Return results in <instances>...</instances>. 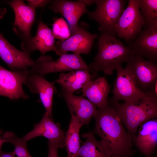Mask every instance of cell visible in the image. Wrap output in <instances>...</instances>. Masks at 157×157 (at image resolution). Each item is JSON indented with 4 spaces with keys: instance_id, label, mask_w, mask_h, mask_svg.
I'll return each mask as SVG.
<instances>
[{
    "instance_id": "6da1fadb",
    "label": "cell",
    "mask_w": 157,
    "mask_h": 157,
    "mask_svg": "<svg viewBox=\"0 0 157 157\" xmlns=\"http://www.w3.org/2000/svg\"><path fill=\"white\" fill-rule=\"evenodd\" d=\"M94 132L110 157H133L131 134L126 131L115 109L109 105L98 108L94 116Z\"/></svg>"
},
{
    "instance_id": "7a4b0ae2",
    "label": "cell",
    "mask_w": 157,
    "mask_h": 157,
    "mask_svg": "<svg viewBox=\"0 0 157 157\" xmlns=\"http://www.w3.org/2000/svg\"><path fill=\"white\" fill-rule=\"evenodd\" d=\"M98 51L93 62L88 66L95 73L103 71L111 75L114 70L127 63L134 55L130 48L115 36L102 33L99 38Z\"/></svg>"
},
{
    "instance_id": "3957f363",
    "label": "cell",
    "mask_w": 157,
    "mask_h": 157,
    "mask_svg": "<svg viewBox=\"0 0 157 157\" xmlns=\"http://www.w3.org/2000/svg\"><path fill=\"white\" fill-rule=\"evenodd\" d=\"M146 93L145 97L135 102L120 103L111 100V106L132 135H135L144 123L157 117V96Z\"/></svg>"
},
{
    "instance_id": "277c9868",
    "label": "cell",
    "mask_w": 157,
    "mask_h": 157,
    "mask_svg": "<svg viewBox=\"0 0 157 157\" xmlns=\"http://www.w3.org/2000/svg\"><path fill=\"white\" fill-rule=\"evenodd\" d=\"M77 70H88L95 76L80 54L76 53L63 54L54 60L49 55H41L34 61L31 73L44 75L49 73Z\"/></svg>"
},
{
    "instance_id": "5b68a950",
    "label": "cell",
    "mask_w": 157,
    "mask_h": 157,
    "mask_svg": "<svg viewBox=\"0 0 157 157\" xmlns=\"http://www.w3.org/2000/svg\"><path fill=\"white\" fill-rule=\"evenodd\" d=\"M124 0H95V10L87 13L90 19L97 22L98 29L103 33L115 36V27L125 9Z\"/></svg>"
},
{
    "instance_id": "8992f818",
    "label": "cell",
    "mask_w": 157,
    "mask_h": 157,
    "mask_svg": "<svg viewBox=\"0 0 157 157\" xmlns=\"http://www.w3.org/2000/svg\"><path fill=\"white\" fill-rule=\"evenodd\" d=\"M140 0H129L115 27L118 36L130 43L141 31L145 22L139 8Z\"/></svg>"
},
{
    "instance_id": "52a82bcc",
    "label": "cell",
    "mask_w": 157,
    "mask_h": 157,
    "mask_svg": "<svg viewBox=\"0 0 157 157\" xmlns=\"http://www.w3.org/2000/svg\"><path fill=\"white\" fill-rule=\"evenodd\" d=\"M126 68L132 76L138 88L145 93L150 91L157 81V65L134 55L127 63Z\"/></svg>"
},
{
    "instance_id": "ba28073f",
    "label": "cell",
    "mask_w": 157,
    "mask_h": 157,
    "mask_svg": "<svg viewBox=\"0 0 157 157\" xmlns=\"http://www.w3.org/2000/svg\"><path fill=\"white\" fill-rule=\"evenodd\" d=\"M30 74L29 69L12 71L0 65V96L12 100L28 99L23 85Z\"/></svg>"
},
{
    "instance_id": "9c48e42d",
    "label": "cell",
    "mask_w": 157,
    "mask_h": 157,
    "mask_svg": "<svg viewBox=\"0 0 157 157\" xmlns=\"http://www.w3.org/2000/svg\"><path fill=\"white\" fill-rule=\"evenodd\" d=\"M116 70L117 76L112 91L113 96L111 100L133 103L146 97L147 93L143 92L138 88L133 76L126 68L121 67Z\"/></svg>"
},
{
    "instance_id": "30bf717a",
    "label": "cell",
    "mask_w": 157,
    "mask_h": 157,
    "mask_svg": "<svg viewBox=\"0 0 157 157\" xmlns=\"http://www.w3.org/2000/svg\"><path fill=\"white\" fill-rule=\"evenodd\" d=\"M98 37L87 30L86 27L81 25L73 34L67 39L58 40L55 43V52L59 56L67 53L68 51L80 54H88L91 50L95 40Z\"/></svg>"
},
{
    "instance_id": "8fae6325",
    "label": "cell",
    "mask_w": 157,
    "mask_h": 157,
    "mask_svg": "<svg viewBox=\"0 0 157 157\" xmlns=\"http://www.w3.org/2000/svg\"><path fill=\"white\" fill-rule=\"evenodd\" d=\"M7 3L15 14L13 24L14 32L22 40L31 37V28L36 18L35 10L22 0H13Z\"/></svg>"
},
{
    "instance_id": "7c38bea8",
    "label": "cell",
    "mask_w": 157,
    "mask_h": 157,
    "mask_svg": "<svg viewBox=\"0 0 157 157\" xmlns=\"http://www.w3.org/2000/svg\"><path fill=\"white\" fill-rule=\"evenodd\" d=\"M128 47L134 55L156 63L157 61V24L141 31Z\"/></svg>"
},
{
    "instance_id": "4fadbf2b",
    "label": "cell",
    "mask_w": 157,
    "mask_h": 157,
    "mask_svg": "<svg viewBox=\"0 0 157 157\" xmlns=\"http://www.w3.org/2000/svg\"><path fill=\"white\" fill-rule=\"evenodd\" d=\"M55 38L51 30L40 19L35 35L23 40L21 47L22 51L30 54L37 50L41 55H44L48 52L55 51Z\"/></svg>"
},
{
    "instance_id": "5bb4252c",
    "label": "cell",
    "mask_w": 157,
    "mask_h": 157,
    "mask_svg": "<svg viewBox=\"0 0 157 157\" xmlns=\"http://www.w3.org/2000/svg\"><path fill=\"white\" fill-rule=\"evenodd\" d=\"M30 55L17 49L4 38L3 34L0 33V57L10 70H22L31 68L34 61Z\"/></svg>"
},
{
    "instance_id": "9a60e30c",
    "label": "cell",
    "mask_w": 157,
    "mask_h": 157,
    "mask_svg": "<svg viewBox=\"0 0 157 157\" xmlns=\"http://www.w3.org/2000/svg\"><path fill=\"white\" fill-rule=\"evenodd\" d=\"M59 95L65 100L71 117L77 119L82 126L88 125L96 112L97 107L83 96H76L62 88Z\"/></svg>"
},
{
    "instance_id": "2e32d148",
    "label": "cell",
    "mask_w": 157,
    "mask_h": 157,
    "mask_svg": "<svg viewBox=\"0 0 157 157\" xmlns=\"http://www.w3.org/2000/svg\"><path fill=\"white\" fill-rule=\"evenodd\" d=\"M56 83V80L50 82L43 76L30 73L25 84L31 92L39 95L40 101L45 109V112L52 119L53 97L56 92V88L54 86Z\"/></svg>"
},
{
    "instance_id": "e0dca14e",
    "label": "cell",
    "mask_w": 157,
    "mask_h": 157,
    "mask_svg": "<svg viewBox=\"0 0 157 157\" xmlns=\"http://www.w3.org/2000/svg\"><path fill=\"white\" fill-rule=\"evenodd\" d=\"M39 136H43L49 140L55 142L59 148L65 147L64 131L46 112L44 113L41 121L34 125L33 129L22 138L26 142Z\"/></svg>"
},
{
    "instance_id": "ac0fdd59",
    "label": "cell",
    "mask_w": 157,
    "mask_h": 157,
    "mask_svg": "<svg viewBox=\"0 0 157 157\" xmlns=\"http://www.w3.org/2000/svg\"><path fill=\"white\" fill-rule=\"evenodd\" d=\"M49 7L54 12L61 14L66 19L70 36L77 28L80 18L88 12L86 5L79 0H55L52 1Z\"/></svg>"
},
{
    "instance_id": "d6986e66",
    "label": "cell",
    "mask_w": 157,
    "mask_h": 157,
    "mask_svg": "<svg viewBox=\"0 0 157 157\" xmlns=\"http://www.w3.org/2000/svg\"><path fill=\"white\" fill-rule=\"evenodd\" d=\"M138 133L132 135V141L146 157H152L157 144V119L149 120L138 128Z\"/></svg>"
},
{
    "instance_id": "ffe728a7",
    "label": "cell",
    "mask_w": 157,
    "mask_h": 157,
    "mask_svg": "<svg viewBox=\"0 0 157 157\" xmlns=\"http://www.w3.org/2000/svg\"><path fill=\"white\" fill-rule=\"evenodd\" d=\"M81 91L82 96L86 97L98 108L108 105L107 98L110 86L105 77L89 81L84 85Z\"/></svg>"
},
{
    "instance_id": "44dd1931",
    "label": "cell",
    "mask_w": 157,
    "mask_h": 157,
    "mask_svg": "<svg viewBox=\"0 0 157 157\" xmlns=\"http://www.w3.org/2000/svg\"><path fill=\"white\" fill-rule=\"evenodd\" d=\"M90 72H91L88 70H74L67 73L63 72L59 75L56 82L62 89L73 93L92 80L93 76Z\"/></svg>"
},
{
    "instance_id": "7402d4cb",
    "label": "cell",
    "mask_w": 157,
    "mask_h": 157,
    "mask_svg": "<svg viewBox=\"0 0 157 157\" xmlns=\"http://www.w3.org/2000/svg\"><path fill=\"white\" fill-rule=\"evenodd\" d=\"M86 139L80 146L76 157H110L100 141L97 140L91 131L83 134Z\"/></svg>"
},
{
    "instance_id": "603a6c76",
    "label": "cell",
    "mask_w": 157,
    "mask_h": 157,
    "mask_svg": "<svg viewBox=\"0 0 157 157\" xmlns=\"http://www.w3.org/2000/svg\"><path fill=\"white\" fill-rule=\"evenodd\" d=\"M82 126L77 119L71 117L65 138L68 157H76L81 146L79 131Z\"/></svg>"
},
{
    "instance_id": "cb8c5ba5",
    "label": "cell",
    "mask_w": 157,
    "mask_h": 157,
    "mask_svg": "<svg viewBox=\"0 0 157 157\" xmlns=\"http://www.w3.org/2000/svg\"><path fill=\"white\" fill-rule=\"evenodd\" d=\"M139 8L146 27L157 24V0H140Z\"/></svg>"
},
{
    "instance_id": "d4e9b609",
    "label": "cell",
    "mask_w": 157,
    "mask_h": 157,
    "mask_svg": "<svg viewBox=\"0 0 157 157\" xmlns=\"http://www.w3.org/2000/svg\"><path fill=\"white\" fill-rule=\"evenodd\" d=\"M6 142L13 144L15 147L13 151L15 155L19 157H32L27 148L26 142L16 135L13 132H6L2 136Z\"/></svg>"
},
{
    "instance_id": "484cf974",
    "label": "cell",
    "mask_w": 157,
    "mask_h": 157,
    "mask_svg": "<svg viewBox=\"0 0 157 157\" xmlns=\"http://www.w3.org/2000/svg\"><path fill=\"white\" fill-rule=\"evenodd\" d=\"M52 25L51 31L55 39L63 41L70 36L68 24L63 17L55 19Z\"/></svg>"
},
{
    "instance_id": "4316f807",
    "label": "cell",
    "mask_w": 157,
    "mask_h": 157,
    "mask_svg": "<svg viewBox=\"0 0 157 157\" xmlns=\"http://www.w3.org/2000/svg\"><path fill=\"white\" fill-rule=\"evenodd\" d=\"M26 1L28 4L35 10L38 8L44 7L50 3L52 1L49 0H27Z\"/></svg>"
},
{
    "instance_id": "83f0119b",
    "label": "cell",
    "mask_w": 157,
    "mask_h": 157,
    "mask_svg": "<svg viewBox=\"0 0 157 157\" xmlns=\"http://www.w3.org/2000/svg\"><path fill=\"white\" fill-rule=\"evenodd\" d=\"M48 152L47 157H58V150L59 147L55 142L49 140Z\"/></svg>"
},
{
    "instance_id": "f1b7e54d",
    "label": "cell",
    "mask_w": 157,
    "mask_h": 157,
    "mask_svg": "<svg viewBox=\"0 0 157 157\" xmlns=\"http://www.w3.org/2000/svg\"><path fill=\"white\" fill-rule=\"evenodd\" d=\"M15 155L14 151L10 152H0V157H15Z\"/></svg>"
},
{
    "instance_id": "f546056e",
    "label": "cell",
    "mask_w": 157,
    "mask_h": 157,
    "mask_svg": "<svg viewBox=\"0 0 157 157\" xmlns=\"http://www.w3.org/2000/svg\"><path fill=\"white\" fill-rule=\"evenodd\" d=\"M3 133V131L0 128V152L1 151V149L3 144L6 142V141L3 139L2 137V136Z\"/></svg>"
},
{
    "instance_id": "4dcf8cb0",
    "label": "cell",
    "mask_w": 157,
    "mask_h": 157,
    "mask_svg": "<svg viewBox=\"0 0 157 157\" xmlns=\"http://www.w3.org/2000/svg\"><path fill=\"white\" fill-rule=\"evenodd\" d=\"M80 1L84 3L86 6L91 5L94 3V1L93 0H79Z\"/></svg>"
},
{
    "instance_id": "1f68e13d",
    "label": "cell",
    "mask_w": 157,
    "mask_h": 157,
    "mask_svg": "<svg viewBox=\"0 0 157 157\" xmlns=\"http://www.w3.org/2000/svg\"><path fill=\"white\" fill-rule=\"evenodd\" d=\"M7 12L5 8H2L0 7V19L2 18Z\"/></svg>"
},
{
    "instance_id": "d6a6232c",
    "label": "cell",
    "mask_w": 157,
    "mask_h": 157,
    "mask_svg": "<svg viewBox=\"0 0 157 157\" xmlns=\"http://www.w3.org/2000/svg\"></svg>"
}]
</instances>
